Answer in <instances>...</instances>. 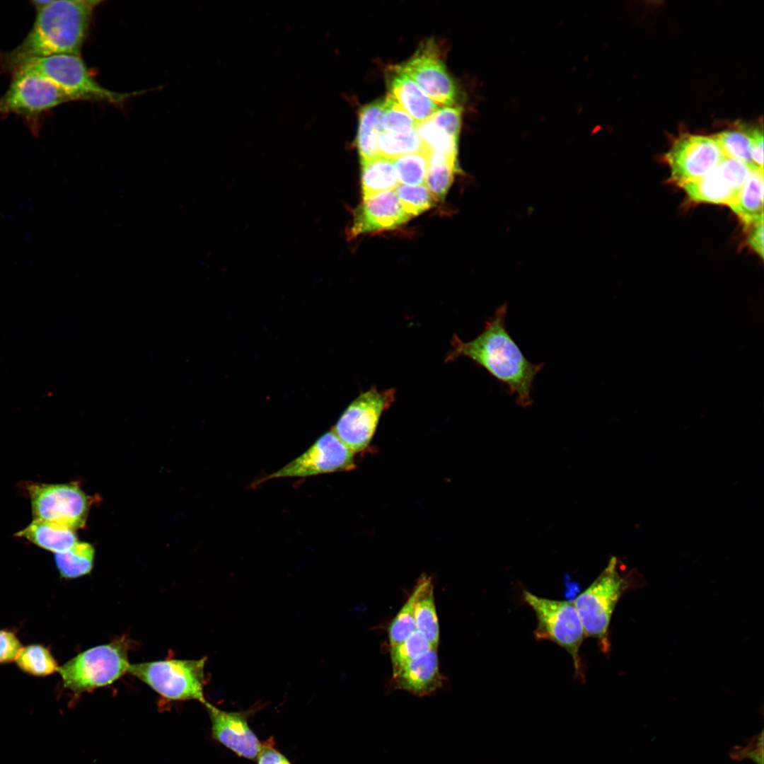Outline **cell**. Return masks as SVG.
<instances>
[{
  "mask_svg": "<svg viewBox=\"0 0 764 764\" xmlns=\"http://www.w3.org/2000/svg\"><path fill=\"white\" fill-rule=\"evenodd\" d=\"M507 305L500 306L485 322L483 330L470 341L454 335L447 360L470 359L504 386L518 405L528 407L533 403L535 378L544 364H533L523 354L507 330Z\"/></svg>",
  "mask_w": 764,
  "mask_h": 764,
  "instance_id": "1",
  "label": "cell"
},
{
  "mask_svg": "<svg viewBox=\"0 0 764 764\" xmlns=\"http://www.w3.org/2000/svg\"><path fill=\"white\" fill-rule=\"evenodd\" d=\"M96 0H53L37 11L33 25L22 42L8 52H0V65L13 74L30 61L62 54L80 55Z\"/></svg>",
  "mask_w": 764,
  "mask_h": 764,
  "instance_id": "2",
  "label": "cell"
},
{
  "mask_svg": "<svg viewBox=\"0 0 764 764\" xmlns=\"http://www.w3.org/2000/svg\"><path fill=\"white\" fill-rule=\"evenodd\" d=\"M632 576L623 574L619 560L612 557L598 577L573 601L586 637L595 639L604 654L610 650L609 627L614 609L631 587Z\"/></svg>",
  "mask_w": 764,
  "mask_h": 764,
  "instance_id": "3",
  "label": "cell"
},
{
  "mask_svg": "<svg viewBox=\"0 0 764 764\" xmlns=\"http://www.w3.org/2000/svg\"><path fill=\"white\" fill-rule=\"evenodd\" d=\"M39 75L64 91L72 100H92L120 105L137 92L122 93L109 90L91 76L80 55L62 54L27 62L16 71ZM13 72V73H14Z\"/></svg>",
  "mask_w": 764,
  "mask_h": 764,
  "instance_id": "4",
  "label": "cell"
},
{
  "mask_svg": "<svg viewBox=\"0 0 764 764\" xmlns=\"http://www.w3.org/2000/svg\"><path fill=\"white\" fill-rule=\"evenodd\" d=\"M128 650L122 637L79 653L59 668L64 686L80 693L112 684L128 671Z\"/></svg>",
  "mask_w": 764,
  "mask_h": 764,
  "instance_id": "5",
  "label": "cell"
},
{
  "mask_svg": "<svg viewBox=\"0 0 764 764\" xmlns=\"http://www.w3.org/2000/svg\"><path fill=\"white\" fill-rule=\"evenodd\" d=\"M207 658L166 659L129 664L127 672L169 700H198L204 704Z\"/></svg>",
  "mask_w": 764,
  "mask_h": 764,
  "instance_id": "6",
  "label": "cell"
},
{
  "mask_svg": "<svg viewBox=\"0 0 764 764\" xmlns=\"http://www.w3.org/2000/svg\"><path fill=\"white\" fill-rule=\"evenodd\" d=\"M522 594L536 616L535 638L552 641L566 650L572 659L575 675L584 679L579 649L586 636L573 601L549 599L525 589Z\"/></svg>",
  "mask_w": 764,
  "mask_h": 764,
  "instance_id": "7",
  "label": "cell"
},
{
  "mask_svg": "<svg viewBox=\"0 0 764 764\" xmlns=\"http://www.w3.org/2000/svg\"><path fill=\"white\" fill-rule=\"evenodd\" d=\"M395 390L371 387L347 407L332 430L354 453L369 445L382 413L394 402Z\"/></svg>",
  "mask_w": 764,
  "mask_h": 764,
  "instance_id": "8",
  "label": "cell"
},
{
  "mask_svg": "<svg viewBox=\"0 0 764 764\" xmlns=\"http://www.w3.org/2000/svg\"><path fill=\"white\" fill-rule=\"evenodd\" d=\"M34 519L51 522L71 530L84 526L88 499L73 484H39L28 486Z\"/></svg>",
  "mask_w": 764,
  "mask_h": 764,
  "instance_id": "9",
  "label": "cell"
},
{
  "mask_svg": "<svg viewBox=\"0 0 764 764\" xmlns=\"http://www.w3.org/2000/svg\"><path fill=\"white\" fill-rule=\"evenodd\" d=\"M71 100L64 91L45 78L16 71L12 74L11 83L0 98V115L35 117Z\"/></svg>",
  "mask_w": 764,
  "mask_h": 764,
  "instance_id": "10",
  "label": "cell"
},
{
  "mask_svg": "<svg viewBox=\"0 0 764 764\" xmlns=\"http://www.w3.org/2000/svg\"><path fill=\"white\" fill-rule=\"evenodd\" d=\"M724 156L713 136L684 134L673 143L666 159L672 181L680 186L706 175Z\"/></svg>",
  "mask_w": 764,
  "mask_h": 764,
  "instance_id": "11",
  "label": "cell"
},
{
  "mask_svg": "<svg viewBox=\"0 0 764 764\" xmlns=\"http://www.w3.org/2000/svg\"><path fill=\"white\" fill-rule=\"evenodd\" d=\"M354 455L332 431L328 432L299 457L261 481L351 470L356 467Z\"/></svg>",
  "mask_w": 764,
  "mask_h": 764,
  "instance_id": "12",
  "label": "cell"
},
{
  "mask_svg": "<svg viewBox=\"0 0 764 764\" xmlns=\"http://www.w3.org/2000/svg\"><path fill=\"white\" fill-rule=\"evenodd\" d=\"M400 66L437 105H453L457 96L456 86L447 72L433 40L424 41L415 54Z\"/></svg>",
  "mask_w": 764,
  "mask_h": 764,
  "instance_id": "13",
  "label": "cell"
},
{
  "mask_svg": "<svg viewBox=\"0 0 764 764\" xmlns=\"http://www.w3.org/2000/svg\"><path fill=\"white\" fill-rule=\"evenodd\" d=\"M751 169L741 161L724 156L710 173L680 187L695 202L726 204L730 207L736 202Z\"/></svg>",
  "mask_w": 764,
  "mask_h": 764,
  "instance_id": "14",
  "label": "cell"
},
{
  "mask_svg": "<svg viewBox=\"0 0 764 764\" xmlns=\"http://www.w3.org/2000/svg\"><path fill=\"white\" fill-rule=\"evenodd\" d=\"M203 705L211 721L212 738L239 757L256 760L262 743L249 727V711H224L207 701Z\"/></svg>",
  "mask_w": 764,
  "mask_h": 764,
  "instance_id": "15",
  "label": "cell"
},
{
  "mask_svg": "<svg viewBox=\"0 0 764 764\" xmlns=\"http://www.w3.org/2000/svg\"><path fill=\"white\" fill-rule=\"evenodd\" d=\"M394 190L363 199L357 210L352 228L354 236L360 233L396 228L410 220Z\"/></svg>",
  "mask_w": 764,
  "mask_h": 764,
  "instance_id": "16",
  "label": "cell"
},
{
  "mask_svg": "<svg viewBox=\"0 0 764 764\" xmlns=\"http://www.w3.org/2000/svg\"><path fill=\"white\" fill-rule=\"evenodd\" d=\"M445 681L439 669L436 649H432L393 674L391 686L421 698L434 694L443 688Z\"/></svg>",
  "mask_w": 764,
  "mask_h": 764,
  "instance_id": "17",
  "label": "cell"
},
{
  "mask_svg": "<svg viewBox=\"0 0 764 764\" xmlns=\"http://www.w3.org/2000/svg\"><path fill=\"white\" fill-rule=\"evenodd\" d=\"M388 93L417 124L429 120L438 110L434 103L402 69L390 66L386 71Z\"/></svg>",
  "mask_w": 764,
  "mask_h": 764,
  "instance_id": "18",
  "label": "cell"
},
{
  "mask_svg": "<svg viewBox=\"0 0 764 764\" xmlns=\"http://www.w3.org/2000/svg\"><path fill=\"white\" fill-rule=\"evenodd\" d=\"M414 615L416 630L422 632L432 647L439 643V625L436 610L434 584L432 578L423 574L419 579Z\"/></svg>",
  "mask_w": 764,
  "mask_h": 764,
  "instance_id": "19",
  "label": "cell"
},
{
  "mask_svg": "<svg viewBox=\"0 0 764 764\" xmlns=\"http://www.w3.org/2000/svg\"><path fill=\"white\" fill-rule=\"evenodd\" d=\"M54 554L69 550L78 540L74 530L41 520L33 521L16 533Z\"/></svg>",
  "mask_w": 764,
  "mask_h": 764,
  "instance_id": "20",
  "label": "cell"
},
{
  "mask_svg": "<svg viewBox=\"0 0 764 764\" xmlns=\"http://www.w3.org/2000/svg\"><path fill=\"white\" fill-rule=\"evenodd\" d=\"M730 208L746 226L763 221V170L751 169L736 202Z\"/></svg>",
  "mask_w": 764,
  "mask_h": 764,
  "instance_id": "21",
  "label": "cell"
},
{
  "mask_svg": "<svg viewBox=\"0 0 764 764\" xmlns=\"http://www.w3.org/2000/svg\"><path fill=\"white\" fill-rule=\"evenodd\" d=\"M383 109V100H382L369 103L361 109L357 136V145L361 160L379 155L378 142L379 136L383 132L381 127Z\"/></svg>",
  "mask_w": 764,
  "mask_h": 764,
  "instance_id": "22",
  "label": "cell"
},
{
  "mask_svg": "<svg viewBox=\"0 0 764 764\" xmlns=\"http://www.w3.org/2000/svg\"><path fill=\"white\" fill-rule=\"evenodd\" d=\"M361 163L363 199L394 190L398 185L393 159L378 155Z\"/></svg>",
  "mask_w": 764,
  "mask_h": 764,
  "instance_id": "23",
  "label": "cell"
},
{
  "mask_svg": "<svg viewBox=\"0 0 764 764\" xmlns=\"http://www.w3.org/2000/svg\"><path fill=\"white\" fill-rule=\"evenodd\" d=\"M94 556L95 550L92 545L78 542L69 550L54 554V561L62 577L75 579L91 572Z\"/></svg>",
  "mask_w": 764,
  "mask_h": 764,
  "instance_id": "24",
  "label": "cell"
},
{
  "mask_svg": "<svg viewBox=\"0 0 764 764\" xmlns=\"http://www.w3.org/2000/svg\"><path fill=\"white\" fill-rule=\"evenodd\" d=\"M456 159L429 152L425 185L436 200L444 199L452 183Z\"/></svg>",
  "mask_w": 764,
  "mask_h": 764,
  "instance_id": "25",
  "label": "cell"
},
{
  "mask_svg": "<svg viewBox=\"0 0 764 764\" xmlns=\"http://www.w3.org/2000/svg\"><path fill=\"white\" fill-rule=\"evenodd\" d=\"M15 661L22 671L36 676H48L59 668L50 651L40 644L22 647Z\"/></svg>",
  "mask_w": 764,
  "mask_h": 764,
  "instance_id": "26",
  "label": "cell"
},
{
  "mask_svg": "<svg viewBox=\"0 0 764 764\" xmlns=\"http://www.w3.org/2000/svg\"><path fill=\"white\" fill-rule=\"evenodd\" d=\"M429 154L428 151H419L393 159L398 184L425 185Z\"/></svg>",
  "mask_w": 764,
  "mask_h": 764,
  "instance_id": "27",
  "label": "cell"
},
{
  "mask_svg": "<svg viewBox=\"0 0 764 764\" xmlns=\"http://www.w3.org/2000/svg\"><path fill=\"white\" fill-rule=\"evenodd\" d=\"M378 146V154L390 159L412 153L427 151L416 129L403 133L382 132Z\"/></svg>",
  "mask_w": 764,
  "mask_h": 764,
  "instance_id": "28",
  "label": "cell"
},
{
  "mask_svg": "<svg viewBox=\"0 0 764 764\" xmlns=\"http://www.w3.org/2000/svg\"><path fill=\"white\" fill-rule=\"evenodd\" d=\"M416 131L427 151L456 159L458 138L451 136L430 120L417 124Z\"/></svg>",
  "mask_w": 764,
  "mask_h": 764,
  "instance_id": "29",
  "label": "cell"
},
{
  "mask_svg": "<svg viewBox=\"0 0 764 764\" xmlns=\"http://www.w3.org/2000/svg\"><path fill=\"white\" fill-rule=\"evenodd\" d=\"M713 137L725 156L741 161L752 169H758L754 167L751 161V142L746 128L725 130Z\"/></svg>",
  "mask_w": 764,
  "mask_h": 764,
  "instance_id": "30",
  "label": "cell"
},
{
  "mask_svg": "<svg viewBox=\"0 0 764 764\" xmlns=\"http://www.w3.org/2000/svg\"><path fill=\"white\" fill-rule=\"evenodd\" d=\"M434 649L424 635L415 630L406 639L390 647L393 675L412 660Z\"/></svg>",
  "mask_w": 764,
  "mask_h": 764,
  "instance_id": "31",
  "label": "cell"
},
{
  "mask_svg": "<svg viewBox=\"0 0 764 764\" xmlns=\"http://www.w3.org/2000/svg\"><path fill=\"white\" fill-rule=\"evenodd\" d=\"M395 194L404 211L411 218L432 208L436 199L426 185L398 184Z\"/></svg>",
  "mask_w": 764,
  "mask_h": 764,
  "instance_id": "32",
  "label": "cell"
},
{
  "mask_svg": "<svg viewBox=\"0 0 764 764\" xmlns=\"http://www.w3.org/2000/svg\"><path fill=\"white\" fill-rule=\"evenodd\" d=\"M417 595V586H415L409 598L391 621L388 627L390 647L400 644L416 630L414 608Z\"/></svg>",
  "mask_w": 764,
  "mask_h": 764,
  "instance_id": "33",
  "label": "cell"
},
{
  "mask_svg": "<svg viewBox=\"0 0 764 764\" xmlns=\"http://www.w3.org/2000/svg\"><path fill=\"white\" fill-rule=\"evenodd\" d=\"M417 123L389 94L383 100V132L403 133L416 129Z\"/></svg>",
  "mask_w": 764,
  "mask_h": 764,
  "instance_id": "34",
  "label": "cell"
},
{
  "mask_svg": "<svg viewBox=\"0 0 764 764\" xmlns=\"http://www.w3.org/2000/svg\"><path fill=\"white\" fill-rule=\"evenodd\" d=\"M461 108L444 106L439 109L429 120L451 136L458 138L461 125Z\"/></svg>",
  "mask_w": 764,
  "mask_h": 764,
  "instance_id": "35",
  "label": "cell"
},
{
  "mask_svg": "<svg viewBox=\"0 0 764 764\" xmlns=\"http://www.w3.org/2000/svg\"><path fill=\"white\" fill-rule=\"evenodd\" d=\"M22 647L13 633L0 630V664L15 661Z\"/></svg>",
  "mask_w": 764,
  "mask_h": 764,
  "instance_id": "36",
  "label": "cell"
},
{
  "mask_svg": "<svg viewBox=\"0 0 764 764\" xmlns=\"http://www.w3.org/2000/svg\"><path fill=\"white\" fill-rule=\"evenodd\" d=\"M256 760L257 764H291L289 760L275 748L272 737L262 743Z\"/></svg>",
  "mask_w": 764,
  "mask_h": 764,
  "instance_id": "37",
  "label": "cell"
},
{
  "mask_svg": "<svg viewBox=\"0 0 764 764\" xmlns=\"http://www.w3.org/2000/svg\"><path fill=\"white\" fill-rule=\"evenodd\" d=\"M751 142V158L755 168L763 170V133L758 128L747 129Z\"/></svg>",
  "mask_w": 764,
  "mask_h": 764,
  "instance_id": "38",
  "label": "cell"
},
{
  "mask_svg": "<svg viewBox=\"0 0 764 764\" xmlns=\"http://www.w3.org/2000/svg\"><path fill=\"white\" fill-rule=\"evenodd\" d=\"M751 230L747 237V243L751 248L761 257H763V221L750 226Z\"/></svg>",
  "mask_w": 764,
  "mask_h": 764,
  "instance_id": "39",
  "label": "cell"
},
{
  "mask_svg": "<svg viewBox=\"0 0 764 764\" xmlns=\"http://www.w3.org/2000/svg\"><path fill=\"white\" fill-rule=\"evenodd\" d=\"M52 1H53V0H48V1L34 0V1H32L31 3H32L33 7L35 8L36 11H38L45 8L47 6H48L50 4H51Z\"/></svg>",
  "mask_w": 764,
  "mask_h": 764,
  "instance_id": "40",
  "label": "cell"
}]
</instances>
